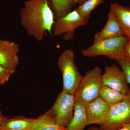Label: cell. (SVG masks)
Segmentation results:
<instances>
[{
    "label": "cell",
    "instance_id": "ac0fdd59",
    "mask_svg": "<svg viewBox=\"0 0 130 130\" xmlns=\"http://www.w3.org/2000/svg\"><path fill=\"white\" fill-rule=\"evenodd\" d=\"M104 1V0H88L75 9L83 18L89 19L91 13Z\"/></svg>",
    "mask_w": 130,
    "mask_h": 130
},
{
    "label": "cell",
    "instance_id": "ba28073f",
    "mask_svg": "<svg viewBox=\"0 0 130 130\" xmlns=\"http://www.w3.org/2000/svg\"><path fill=\"white\" fill-rule=\"evenodd\" d=\"M103 86L114 89L125 94L130 93V89L124 74L115 64L105 67V72L102 75Z\"/></svg>",
    "mask_w": 130,
    "mask_h": 130
},
{
    "label": "cell",
    "instance_id": "277c9868",
    "mask_svg": "<svg viewBox=\"0 0 130 130\" xmlns=\"http://www.w3.org/2000/svg\"><path fill=\"white\" fill-rule=\"evenodd\" d=\"M74 56L73 50L68 49L63 51L58 61L63 76L62 91L72 94L83 77L74 62Z\"/></svg>",
    "mask_w": 130,
    "mask_h": 130
},
{
    "label": "cell",
    "instance_id": "d6986e66",
    "mask_svg": "<svg viewBox=\"0 0 130 130\" xmlns=\"http://www.w3.org/2000/svg\"><path fill=\"white\" fill-rule=\"evenodd\" d=\"M116 61L122 68L127 82L130 85V56L124 54Z\"/></svg>",
    "mask_w": 130,
    "mask_h": 130
},
{
    "label": "cell",
    "instance_id": "5bb4252c",
    "mask_svg": "<svg viewBox=\"0 0 130 130\" xmlns=\"http://www.w3.org/2000/svg\"><path fill=\"white\" fill-rule=\"evenodd\" d=\"M88 117L84 105L76 101L73 117L66 127V130H85Z\"/></svg>",
    "mask_w": 130,
    "mask_h": 130
},
{
    "label": "cell",
    "instance_id": "484cf974",
    "mask_svg": "<svg viewBox=\"0 0 130 130\" xmlns=\"http://www.w3.org/2000/svg\"><path fill=\"white\" fill-rule=\"evenodd\" d=\"M0 130H6L5 129H4V128H2V127H0Z\"/></svg>",
    "mask_w": 130,
    "mask_h": 130
},
{
    "label": "cell",
    "instance_id": "cb8c5ba5",
    "mask_svg": "<svg viewBox=\"0 0 130 130\" xmlns=\"http://www.w3.org/2000/svg\"><path fill=\"white\" fill-rule=\"evenodd\" d=\"M87 1H88V0H78V3L79 5H81Z\"/></svg>",
    "mask_w": 130,
    "mask_h": 130
},
{
    "label": "cell",
    "instance_id": "4fadbf2b",
    "mask_svg": "<svg viewBox=\"0 0 130 130\" xmlns=\"http://www.w3.org/2000/svg\"><path fill=\"white\" fill-rule=\"evenodd\" d=\"M36 121V119L24 116L6 118L1 127L6 130H32Z\"/></svg>",
    "mask_w": 130,
    "mask_h": 130
},
{
    "label": "cell",
    "instance_id": "2e32d148",
    "mask_svg": "<svg viewBox=\"0 0 130 130\" xmlns=\"http://www.w3.org/2000/svg\"><path fill=\"white\" fill-rule=\"evenodd\" d=\"M126 95L119 91L103 85L100 97L110 107L120 102Z\"/></svg>",
    "mask_w": 130,
    "mask_h": 130
},
{
    "label": "cell",
    "instance_id": "44dd1931",
    "mask_svg": "<svg viewBox=\"0 0 130 130\" xmlns=\"http://www.w3.org/2000/svg\"><path fill=\"white\" fill-rule=\"evenodd\" d=\"M124 54L125 55L130 56V37H128V41L124 50Z\"/></svg>",
    "mask_w": 130,
    "mask_h": 130
},
{
    "label": "cell",
    "instance_id": "9a60e30c",
    "mask_svg": "<svg viewBox=\"0 0 130 130\" xmlns=\"http://www.w3.org/2000/svg\"><path fill=\"white\" fill-rule=\"evenodd\" d=\"M32 130H66V127L56 124L49 109L36 119Z\"/></svg>",
    "mask_w": 130,
    "mask_h": 130
},
{
    "label": "cell",
    "instance_id": "e0dca14e",
    "mask_svg": "<svg viewBox=\"0 0 130 130\" xmlns=\"http://www.w3.org/2000/svg\"><path fill=\"white\" fill-rule=\"evenodd\" d=\"M51 8L55 20L71 12L73 3L72 0H51Z\"/></svg>",
    "mask_w": 130,
    "mask_h": 130
},
{
    "label": "cell",
    "instance_id": "5b68a950",
    "mask_svg": "<svg viewBox=\"0 0 130 130\" xmlns=\"http://www.w3.org/2000/svg\"><path fill=\"white\" fill-rule=\"evenodd\" d=\"M130 124V93L118 104L110 107L98 130H118Z\"/></svg>",
    "mask_w": 130,
    "mask_h": 130
},
{
    "label": "cell",
    "instance_id": "ffe728a7",
    "mask_svg": "<svg viewBox=\"0 0 130 130\" xmlns=\"http://www.w3.org/2000/svg\"><path fill=\"white\" fill-rule=\"evenodd\" d=\"M15 71L11 70L0 65V85L9 81V78Z\"/></svg>",
    "mask_w": 130,
    "mask_h": 130
},
{
    "label": "cell",
    "instance_id": "8fae6325",
    "mask_svg": "<svg viewBox=\"0 0 130 130\" xmlns=\"http://www.w3.org/2000/svg\"><path fill=\"white\" fill-rule=\"evenodd\" d=\"M124 35L120 24L111 11L108 15V20L102 30L94 35V42L119 37Z\"/></svg>",
    "mask_w": 130,
    "mask_h": 130
},
{
    "label": "cell",
    "instance_id": "6da1fadb",
    "mask_svg": "<svg viewBox=\"0 0 130 130\" xmlns=\"http://www.w3.org/2000/svg\"><path fill=\"white\" fill-rule=\"evenodd\" d=\"M55 21L49 0H28L20 11V22L29 36L42 41L47 33L52 34Z\"/></svg>",
    "mask_w": 130,
    "mask_h": 130
},
{
    "label": "cell",
    "instance_id": "7a4b0ae2",
    "mask_svg": "<svg viewBox=\"0 0 130 130\" xmlns=\"http://www.w3.org/2000/svg\"><path fill=\"white\" fill-rule=\"evenodd\" d=\"M102 75L99 66L86 71L74 92L76 101L85 105L100 97L103 86Z\"/></svg>",
    "mask_w": 130,
    "mask_h": 130
},
{
    "label": "cell",
    "instance_id": "7402d4cb",
    "mask_svg": "<svg viewBox=\"0 0 130 130\" xmlns=\"http://www.w3.org/2000/svg\"><path fill=\"white\" fill-rule=\"evenodd\" d=\"M88 130H98L97 127L95 126H92L90 127ZM118 130H130V124L125 126L121 129H119Z\"/></svg>",
    "mask_w": 130,
    "mask_h": 130
},
{
    "label": "cell",
    "instance_id": "9c48e42d",
    "mask_svg": "<svg viewBox=\"0 0 130 130\" xmlns=\"http://www.w3.org/2000/svg\"><path fill=\"white\" fill-rule=\"evenodd\" d=\"M18 44L9 40L0 39V65L16 71L19 63Z\"/></svg>",
    "mask_w": 130,
    "mask_h": 130
},
{
    "label": "cell",
    "instance_id": "30bf717a",
    "mask_svg": "<svg viewBox=\"0 0 130 130\" xmlns=\"http://www.w3.org/2000/svg\"><path fill=\"white\" fill-rule=\"evenodd\" d=\"M84 106L88 117L87 126L101 125L106 118L110 108L100 97Z\"/></svg>",
    "mask_w": 130,
    "mask_h": 130
},
{
    "label": "cell",
    "instance_id": "603a6c76",
    "mask_svg": "<svg viewBox=\"0 0 130 130\" xmlns=\"http://www.w3.org/2000/svg\"><path fill=\"white\" fill-rule=\"evenodd\" d=\"M6 118V117L3 115L2 112L0 111V127L1 126L3 121H4Z\"/></svg>",
    "mask_w": 130,
    "mask_h": 130
},
{
    "label": "cell",
    "instance_id": "8992f818",
    "mask_svg": "<svg viewBox=\"0 0 130 130\" xmlns=\"http://www.w3.org/2000/svg\"><path fill=\"white\" fill-rule=\"evenodd\" d=\"M88 24V19L83 18L75 9L55 20L52 28V34L54 36L63 35V39L68 41L74 38V31L77 28Z\"/></svg>",
    "mask_w": 130,
    "mask_h": 130
},
{
    "label": "cell",
    "instance_id": "d4e9b609",
    "mask_svg": "<svg viewBox=\"0 0 130 130\" xmlns=\"http://www.w3.org/2000/svg\"><path fill=\"white\" fill-rule=\"evenodd\" d=\"M73 4H76L78 3V0H72Z\"/></svg>",
    "mask_w": 130,
    "mask_h": 130
},
{
    "label": "cell",
    "instance_id": "7c38bea8",
    "mask_svg": "<svg viewBox=\"0 0 130 130\" xmlns=\"http://www.w3.org/2000/svg\"><path fill=\"white\" fill-rule=\"evenodd\" d=\"M110 11L120 24L124 35L130 37V8L114 3L110 5Z\"/></svg>",
    "mask_w": 130,
    "mask_h": 130
},
{
    "label": "cell",
    "instance_id": "52a82bcc",
    "mask_svg": "<svg viewBox=\"0 0 130 130\" xmlns=\"http://www.w3.org/2000/svg\"><path fill=\"white\" fill-rule=\"evenodd\" d=\"M75 102L74 94L62 91L58 95L50 109L56 124L64 127L67 126L73 117Z\"/></svg>",
    "mask_w": 130,
    "mask_h": 130
},
{
    "label": "cell",
    "instance_id": "3957f363",
    "mask_svg": "<svg viewBox=\"0 0 130 130\" xmlns=\"http://www.w3.org/2000/svg\"><path fill=\"white\" fill-rule=\"evenodd\" d=\"M128 37L123 35L119 37L94 42L88 48L81 50L80 53L85 57L93 58L105 56L117 60L124 55V50Z\"/></svg>",
    "mask_w": 130,
    "mask_h": 130
}]
</instances>
